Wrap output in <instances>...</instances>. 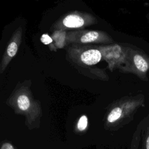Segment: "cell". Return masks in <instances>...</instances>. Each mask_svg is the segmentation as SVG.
Wrapping results in <instances>:
<instances>
[{
    "instance_id": "obj_1",
    "label": "cell",
    "mask_w": 149,
    "mask_h": 149,
    "mask_svg": "<svg viewBox=\"0 0 149 149\" xmlns=\"http://www.w3.org/2000/svg\"><path fill=\"white\" fill-rule=\"evenodd\" d=\"M128 71L136 74L141 80L148 81L149 56L140 49H129L127 59Z\"/></svg>"
},
{
    "instance_id": "obj_2",
    "label": "cell",
    "mask_w": 149,
    "mask_h": 149,
    "mask_svg": "<svg viewBox=\"0 0 149 149\" xmlns=\"http://www.w3.org/2000/svg\"><path fill=\"white\" fill-rule=\"evenodd\" d=\"M101 56L100 51L96 49H91L83 52L80 56V59L87 65H94L100 61Z\"/></svg>"
},
{
    "instance_id": "obj_3",
    "label": "cell",
    "mask_w": 149,
    "mask_h": 149,
    "mask_svg": "<svg viewBox=\"0 0 149 149\" xmlns=\"http://www.w3.org/2000/svg\"><path fill=\"white\" fill-rule=\"evenodd\" d=\"M83 19L77 15H69L66 16L63 20V24L67 27L77 28L84 25Z\"/></svg>"
},
{
    "instance_id": "obj_4",
    "label": "cell",
    "mask_w": 149,
    "mask_h": 149,
    "mask_svg": "<svg viewBox=\"0 0 149 149\" xmlns=\"http://www.w3.org/2000/svg\"><path fill=\"white\" fill-rule=\"evenodd\" d=\"M141 149H149V114L147 116V121L144 127V133Z\"/></svg>"
},
{
    "instance_id": "obj_5",
    "label": "cell",
    "mask_w": 149,
    "mask_h": 149,
    "mask_svg": "<svg viewBox=\"0 0 149 149\" xmlns=\"http://www.w3.org/2000/svg\"><path fill=\"white\" fill-rule=\"evenodd\" d=\"M99 37V33L95 31H91L85 33L80 38L81 42H91L96 41Z\"/></svg>"
},
{
    "instance_id": "obj_6",
    "label": "cell",
    "mask_w": 149,
    "mask_h": 149,
    "mask_svg": "<svg viewBox=\"0 0 149 149\" xmlns=\"http://www.w3.org/2000/svg\"><path fill=\"white\" fill-rule=\"evenodd\" d=\"M17 104L19 108L22 111L27 110L30 107V100L29 97L24 94L20 95L17 98Z\"/></svg>"
},
{
    "instance_id": "obj_7",
    "label": "cell",
    "mask_w": 149,
    "mask_h": 149,
    "mask_svg": "<svg viewBox=\"0 0 149 149\" xmlns=\"http://www.w3.org/2000/svg\"><path fill=\"white\" fill-rule=\"evenodd\" d=\"M17 48H18L17 45L15 42H10L7 48L8 55L10 57L14 56L17 51Z\"/></svg>"
},
{
    "instance_id": "obj_8",
    "label": "cell",
    "mask_w": 149,
    "mask_h": 149,
    "mask_svg": "<svg viewBox=\"0 0 149 149\" xmlns=\"http://www.w3.org/2000/svg\"><path fill=\"white\" fill-rule=\"evenodd\" d=\"M87 126V118L85 115H83L79 119V120L77 123L78 129L82 131L84 130Z\"/></svg>"
},
{
    "instance_id": "obj_9",
    "label": "cell",
    "mask_w": 149,
    "mask_h": 149,
    "mask_svg": "<svg viewBox=\"0 0 149 149\" xmlns=\"http://www.w3.org/2000/svg\"><path fill=\"white\" fill-rule=\"evenodd\" d=\"M41 41L43 44L47 45V44H49L51 42H52V40L47 34H44L41 37Z\"/></svg>"
},
{
    "instance_id": "obj_10",
    "label": "cell",
    "mask_w": 149,
    "mask_h": 149,
    "mask_svg": "<svg viewBox=\"0 0 149 149\" xmlns=\"http://www.w3.org/2000/svg\"><path fill=\"white\" fill-rule=\"evenodd\" d=\"M1 149H14L13 146L9 143H5L2 145Z\"/></svg>"
}]
</instances>
